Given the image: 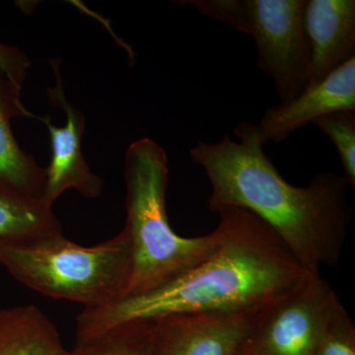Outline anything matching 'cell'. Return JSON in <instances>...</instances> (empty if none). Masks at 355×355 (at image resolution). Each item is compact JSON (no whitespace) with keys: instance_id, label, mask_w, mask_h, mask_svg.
Here are the masks:
<instances>
[{"instance_id":"6da1fadb","label":"cell","mask_w":355,"mask_h":355,"mask_svg":"<svg viewBox=\"0 0 355 355\" xmlns=\"http://www.w3.org/2000/svg\"><path fill=\"white\" fill-rule=\"evenodd\" d=\"M234 133L239 142L225 135L216 144L198 141L190 151L211 184L210 211L249 210L312 275L338 266L352 219L345 178L323 172L304 188L293 186L266 155L257 125L242 121Z\"/></svg>"},{"instance_id":"e0dca14e","label":"cell","mask_w":355,"mask_h":355,"mask_svg":"<svg viewBox=\"0 0 355 355\" xmlns=\"http://www.w3.org/2000/svg\"><path fill=\"white\" fill-rule=\"evenodd\" d=\"M31 67V60L27 53L15 46L0 42V70L7 78L22 89Z\"/></svg>"},{"instance_id":"9c48e42d","label":"cell","mask_w":355,"mask_h":355,"mask_svg":"<svg viewBox=\"0 0 355 355\" xmlns=\"http://www.w3.org/2000/svg\"><path fill=\"white\" fill-rule=\"evenodd\" d=\"M338 111H355V58L289 101L265 112L258 127L261 141L280 142L320 116Z\"/></svg>"},{"instance_id":"9a60e30c","label":"cell","mask_w":355,"mask_h":355,"mask_svg":"<svg viewBox=\"0 0 355 355\" xmlns=\"http://www.w3.org/2000/svg\"><path fill=\"white\" fill-rule=\"evenodd\" d=\"M314 355H355V326L338 294L320 331Z\"/></svg>"},{"instance_id":"ba28073f","label":"cell","mask_w":355,"mask_h":355,"mask_svg":"<svg viewBox=\"0 0 355 355\" xmlns=\"http://www.w3.org/2000/svg\"><path fill=\"white\" fill-rule=\"evenodd\" d=\"M50 64L55 78L53 87L48 89L49 104L62 109L67 116L64 128L55 127L50 116H39L51 135V159L44 178L42 200L53 205L65 191L73 189L87 198L101 196L104 181L89 167L84 158L81 142L85 132V116L80 110L67 101L62 76L60 58H53Z\"/></svg>"},{"instance_id":"5bb4252c","label":"cell","mask_w":355,"mask_h":355,"mask_svg":"<svg viewBox=\"0 0 355 355\" xmlns=\"http://www.w3.org/2000/svg\"><path fill=\"white\" fill-rule=\"evenodd\" d=\"M153 320H132L85 340H76L74 355H154Z\"/></svg>"},{"instance_id":"4fadbf2b","label":"cell","mask_w":355,"mask_h":355,"mask_svg":"<svg viewBox=\"0 0 355 355\" xmlns=\"http://www.w3.org/2000/svg\"><path fill=\"white\" fill-rule=\"evenodd\" d=\"M62 231L53 205L0 189V239L17 240Z\"/></svg>"},{"instance_id":"7c38bea8","label":"cell","mask_w":355,"mask_h":355,"mask_svg":"<svg viewBox=\"0 0 355 355\" xmlns=\"http://www.w3.org/2000/svg\"><path fill=\"white\" fill-rule=\"evenodd\" d=\"M0 355H74L57 327L35 305L0 309Z\"/></svg>"},{"instance_id":"7a4b0ae2","label":"cell","mask_w":355,"mask_h":355,"mask_svg":"<svg viewBox=\"0 0 355 355\" xmlns=\"http://www.w3.org/2000/svg\"><path fill=\"white\" fill-rule=\"evenodd\" d=\"M218 214V241L205 261L155 291L83 309L76 319V340L132 320L263 307L312 275L282 238L249 210L232 207Z\"/></svg>"},{"instance_id":"30bf717a","label":"cell","mask_w":355,"mask_h":355,"mask_svg":"<svg viewBox=\"0 0 355 355\" xmlns=\"http://www.w3.org/2000/svg\"><path fill=\"white\" fill-rule=\"evenodd\" d=\"M304 26L311 51L307 86L315 85L355 58V1H306Z\"/></svg>"},{"instance_id":"8992f818","label":"cell","mask_w":355,"mask_h":355,"mask_svg":"<svg viewBox=\"0 0 355 355\" xmlns=\"http://www.w3.org/2000/svg\"><path fill=\"white\" fill-rule=\"evenodd\" d=\"M336 295L321 273L310 275L263 307L238 355H314Z\"/></svg>"},{"instance_id":"8fae6325","label":"cell","mask_w":355,"mask_h":355,"mask_svg":"<svg viewBox=\"0 0 355 355\" xmlns=\"http://www.w3.org/2000/svg\"><path fill=\"white\" fill-rule=\"evenodd\" d=\"M21 90L0 70V189L20 197L42 198L46 172L13 135L15 118L39 119L28 111Z\"/></svg>"},{"instance_id":"5b68a950","label":"cell","mask_w":355,"mask_h":355,"mask_svg":"<svg viewBox=\"0 0 355 355\" xmlns=\"http://www.w3.org/2000/svg\"><path fill=\"white\" fill-rule=\"evenodd\" d=\"M202 15L251 35L258 67L275 83L280 101L300 94L309 79L311 51L306 35V0H191Z\"/></svg>"},{"instance_id":"2e32d148","label":"cell","mask_w":355,"mask_h":355,"mask_svg":"<svg viewBox=\"0 0 355 355\" xmlns=\"http://www.w3.org/2000/svg\"><path fill=\"white\" fill-rule=\"evenodd\" d=\"M331 140L340 154L345 177L355 186V111H338L313 121Z\"/></svg>"},{"instance_id":"277c9868","label":"cell","mask_w":355,"mask_h":355,"mask_svg":"<svg viewBox=\"0 0 355 355\" xmlns=\"http://www.w3.org/2000/svg\"><path fill=\"white\" fill-rule=\"evenodd\" d=\"M0 266L21 284L46 297L90 309L125 297L132 249L125 228L91 247L76 244L57 231L23 239H0Z\"/></svg>"},{"instance_id":"52a82bcc","label":"cell","mask_w":355,"mask_h":355,"mask_svg":"<svg viewBox=\"0 0 355 355\" xmlns=\"http://www.w3.org/2000/svg\"><path fill=\"white\" fill-rule=\"evenodd\" d=\"M265 306L239 312L177 313L153 319L154 355H238Z\"/></svg>"},{"instance_id":"3957f363","label":"cell","mask_w":355,"mask_h":355,"mask_svg":"<svg viewBox=\"0 0 355 355\" xmlns=\"http://www.w3.org/2000/svg\"><path fill=\"white\" fill-rule=\"evenodd\" d=\"M168 156L144 137L128 146L125 157L127 231L132 249V275L127 295L137 296L171 284L200 265L216 248V229L186 238L173 230L166 211Z\"/></svg>"}]
</instances>
